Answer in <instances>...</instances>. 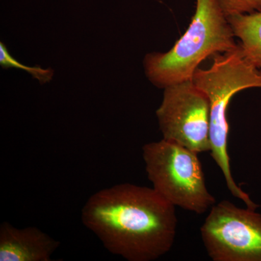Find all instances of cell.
Masks as SVG:
<instances>
[{
    "label": "cell",
    "mask_w": 261,
    "mask_h": 261,
    "mask_svg": "<svg viewBox=\"0 0 261 261\" xmlns=\"http://www.w3.org/2000/svg\"><path fill=\"white\" fill-rule=\"evenodd\" d=\"M82 220L108 251L128 261H152L167 253L178 223L175 206L153 188L128 183L91 196Z\"/></svg>",
    "instance_id": "1"
},
{
    "label": "cell",
    "mask_w": 261,
    "mask_h": 261,
    "mask_svg": "<svg viewBox=\"0 0 261 261\" xmlns=\"http://www.w3.org/2000/svg\"><path fill=\"white\" fill-rule=\"evenodd\" d=\"M227 17L218 0H196L191 23L166 53H149L144 59L148 80L159 88L192 80L202 61L238 47Z\"/></svg>",
    "instance_id": "2"
},
{
    "label": "cell",
    "mask_w": 261,
    "mask_h": 261,
    "mask_svg": "<svg viewBox=\"0 0 261 261\" xmlns=\"http://www.w3.org/2000/svg\"><path fill=\"white\" fill-rule=\"evenodd\" d=\"M212 57L214 61L210 68H197L192 80L210 100L211 157L222 171L231 195L243 200L249 208L255 210L258 205L238 186L231 174L227 151L229 126L226 113L234 94L247 89L261 88V69L244 56L240 44L232 51Z\"/></svg>",
    "instance_id": "3"
},
{
    "label": "cell",
    "mask_w": 261,
    "mask_h": 261,
    "mask_svg": "<svg viewBox=\"0 0 261 261\" xmlns=\"http://www.w3.org/2000/svg\"><path fill=\"white\" fill-rule=\"evenodd\" d=\"M197 154L164 139L142 147L152 188L175 207L202 214L215 205L216 199L206 187Z\"/></svg>",
    "instance_id": "4"
},
{
    "label": "cell",
    "mask_w": 261,
    "mask_h": 261,
    "mask_svg": "<svg viewBox=\"0 0 261 261\" xmlns=\"http://www.w3.org/2000/svg\"><path fill=\"white\" fill-rule=\"evenodd\" d=\"M214 261H261V215L222 200L211 207L200 228Z\"/></svg>",
    "instance_id": "5"
},
{
    "label": "cell",
    "mask_w": 261,
    "mask_h": 261,
    "mask_svg": "<svg viewBox=\"0 0 261 261\" xmlns=\"http://www.w3.org/2000/svg\"><path fill=\"white\" fill-rule=\"evenodd\" d=\"M163 139L197 153L211 151V103L192 80L164 89L156 111Z\"/></svg>",
    "instance_id": "6"
},
{
    "label": "cell",
    "mask_w": 261,
    "mask_h": 261,
    "mask_svg": "<svg viewBox=\"0 0 261 261\" xmlns=\"http://www.w3.org/2000/svg\"><path fill=\"white\" fill-rule=\"evenodd\" d=\"M61 243L34 226L0 225V261H49Z\"/></svg>",
    "instance_id": "7"
},
{
    "label": "cell",
    "mask_w": 261,
    "mask_h": 261,
    "mask_svg": "<svg viewBox=\"0 0 261 261\" xmlns=\"http://www.w3.org/2000/svg\"><path fill=\"white\" fill-rule=\"evenodd\" d=\"M244 56L261 69V12L228 17Z\"/></svg>",
    "instance_id": "8"
},
{
    "label": "cell",
    "mask_w": 261,
    "mask_h": 261,
    "mask_svg": "<svg viewBox=\"0 0 261 261\" xmlns=\"http://www.w3.org/2000/svg\"><path fill=\"white\" fill-rule=\"evenodd\" d=\"M0 65L3 68H15L23 69L28 72L34 79H37L40 84H45L50 82L54 74V70L51 68L43 69L39 65L34 67H29L21 64L18 61L10 56L4 43H0Z\"/></svg>",
    "instance_id": "9"
},
{
    "label": "cell",
    "mask_w": 261,
    "mask_h": 261,
    "mask_svg": "<svg viewBox=\"0 0 261 261\" xmlns=\"http://www.w3.org/2000/svg\"><path fill=\"white\" fill-rule=\"evenodd\" d=\"M226 17L261 12V0H218Z\"/></svg>",
    "instance_id": "10"
}]
</instances>
